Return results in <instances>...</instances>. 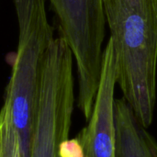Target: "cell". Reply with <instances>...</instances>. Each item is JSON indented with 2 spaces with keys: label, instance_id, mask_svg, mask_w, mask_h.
I'll list each match as a JSON object with an SVG mask.
<instances>
[{
  "label": "cell",
  "instance_id": "5",
  "mask_svg": "<svg viewBox=\"0 0 157 157\" xmlns=\"http://www.w3.org/2000/svg\"><path fill=\"white\" fill-rule=\"evenodd\" d=\"M101 75L87 125L77 136L84 157H117L114 103L116 56L109 39L102 54Z\"/></svg>",
  "mask_w": 157,
  "mask_h": 157
},
{
  "label": "cell",
  "instance_id": "1",
  "mask_svg": "<svg viewBox=\"0 0 157 157\" xmlns=\"http://www.w3.org/2000/svg\"><path fill=\"white\" fill-rule=\"evenodd\" d=\"M123 98L148 128L156 102L157 0H103Z\"/></svg>",
  "mask_w": 157,
  "mask_h": 157
},
{
  "label": "cell",
  "instance_id": "2",
  "mask_svg": "<svg viewBox=\"0 0 157 157\" xmlns=\"http://www.w3.org/2000/svg\"><path fill=\"white\" fill-rule=\"evenodd\" d=\"M14 5L18 41L4 99L10 106L23 157H29L41 73L54 29L47 17L45 0H14Z\"/></svg>",
  "mask_w": 157,
  "mask_h": 157
},
{
  "label": "cell",
  "instance_id": "4",
  "mask_svg": "<svg viewBox=\"0 0 157 157\" xmlns=\"http://www.w3.org/2000/svg\"><path fill=\"white\" fill-rule=\"evenodd\" d=\"M61 37L72 51L78 79L77 107L87 121L98 89L106 17L103 0H49Z\"/></svg>",
  "mask_w": 157,
  "mask_h": 157
},
{
  "label": "cell",
  "instance_id": "3",
  "mask_svg": "<svg viewBox=\"0 0 157 157\" xmlns=\"http://www.w3.org/2000/svg\"><path fill=\"white\" fill-rule=\"evenodd\" d=\"M74 56L63 37L51 42L43 63L39 107L29 157H62L75 104Z\"/></svg>",
  "mask_w": 157,
  "mask_h": 157
}]
</instances>
